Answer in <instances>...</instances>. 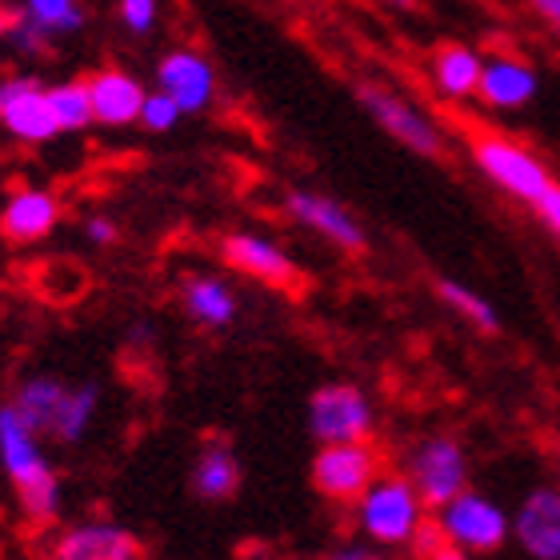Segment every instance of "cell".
I'll return each mask as SVG.
<instances>
[{
	"label": "cell",
	"instance_id": "17",
	"mask_svg": "<svg viewBox=\"0 0 560 560\" xmlns=\"http://www.w3.org/2000/svg\"><path fill=\"white\" fill-rule=\"evenodd\" d=\"M513 521L516 545L533 560H560V489L540 485L521 501Z\"/></svg>",
	"mask_w": 560,
	"mask_h": 560
},
{
	"label": "cell",
	"instance_id": "15",
	"mask_svg": "<svg viewBox=\"0 0 560 560\" xmlns=\"http://www.w3.org/2000/svg\"><path fill=\"white\" fill-rule=\"evenodd\" d=\"M480 65H485L480 48L465 45V40H444L424 60V81H429L432 96L444 105H468V101H477Z\"/></svg>",
	"mask_w": 560,
	"mask_h": 560
},
{
	"label": "cell",
	"instance_id": "33",
	"mask_svg": "<svg viewBox=\"0 0 560 560\" xmlns=\"http://www.w3.org/2000/svg\"><path fill=\"white\" fill-rule=\"evenodd\" d=\"M9 28H12V12L4 9V4H0V40L9 36Z\"/></svg>",
	"mask_w": 560,
	"mask_h": 560
},
{
	"label": "cell",
	"instance_id": "3",
	"mask_svg": "<svg viewBox=\"0 0 560 560\" xmlns=\"http://www.w3.org/2000/svg\"><path fill=\"white\" fill-rule=\"evenodd\" d=\"M465 152H468V161H472V168H477L497 192L513 197L516 205H528V209H533V205L545 197V188L557 180L540 152H533L528 144H521V140H513V137H504V132L468 129Z\"/></svg>",
	"mask_w": 560,
	"mask_h": 560
},
{
	"label": "cell",
	"instance_id": "27",
	"mask_svg": "<svg viewBox=\"0 0 560 560\" xmlns=\"http://www.w3.org/2000/svg\"><path fill=\"white\" fill-rule=\"evenodd\" d=\"M161 12H164V0H117V21L129 36L156 33Z\"/></svg>",
	"mask_w": 560,
	"mask_h": 560
},
{
	"label": "cell",
	"instance_id": "18",
	"mask_svg": "<svg viewBox=\"0 0 560 560\" xmlns=\"http://www.w3.org/2000/svg\"><path fill=\"white\" fill-rule=\"evenodd\" d=\"M57 560H144V552L129 528L89 521V525H77L60 537Z\"/></svg>",
	"mask_w": 560,
	"mask_h": 560
},
{
	"label": "cell",
	"instance_id": "12",
	"mask_svg": "<svg viewBox=\"0 0 560 560\" xmlns=\"http://www.w3.org/2000/svg\"><path fill=\"white\" fill-rule=\"evenodd\" d=\"M284 212H289L292 224L308 229L313 236L328 241L340 253H364L369 245V233L364 224L357 221V212L349 205H340L337 197L328 192H313V188H289L284 192Z\"/></svg>",
	"mask_w": 560,
	"mask_h": 560
},
{
	"label": "cell",
	"instance_id": "36",
	"mask_svg": "<svg viewBox=\"0 0 560 560\" xmlns=\"http://www.w3.org/2000/svg\"><path fill=\"white\" fill-rule=\"evenodd\" d=\"M557 448H560V444H557Z\"/></svg>",
	"mask_w": 560,
	"mask_h": 560
},
{
	"label": "cell",
	"instance_id": "22",
	"mask_svg": "<svg viewBox=\"0 0 560 560\" xmlns=\"http://www.w3.org/2000/svg\"><path fill=\"white\" fill-rule=\"evenodd\" d=\"M12 16L24 21V24H33L48 45L60 40V36H77L84 28V4L81 0H21Z\"/></svg>",
	"mask_w": 560,
	"mask_h": 560
},
{
	"label": "cell",
	"instance_id": "4",
	"mask_svg": "<svg viewBox=\"0 0 560 560\" xmlns=\"http://www.w3.org/2000/svg\"><path fill=\"white\" fill-rule=\"evenodd\" d=\"M357 509H361L364 537H373L376 545H409L424 525V504L409 477H376Z\"/></svg>",
	"mask_w": 560,
	"mask_h": 560
},
{
	"label": "cell",
	"instance_id": "24",
	"mask_svg": "<svg viewBox=\"0 0 560 560\" xmlns=\"http://www.w3.org/2000/svg\"><path fill=\"white\" fill-rule=\"evenodd\" d=\"M45 93H48V108H52V117H57L60 137H65V132L93 129V105H89V84L72 77V81L45 84Z\"/></svg>",
	"mask_w": 560,
	"mask_h": 560
},
{
	"label": "cell",
	"instance_id": "11",
	"mask_svg": "<svg viewBox=\"0 0 560 560\" xmlns=\"http://www.w3.org/2000/svg\"><path fill=\"white\" fill-rule=\"evenodd\" d=\"M540 96V69L528 57L504 48V52H485L477 84V105L504 117V113H525Z\"/></svg>",
	"mask_w": 560,
	"mask_h": 560
},
{
	"label": "cell",
	"instance_id": "13",
	"mask_svg": "<svg viewBox=\"0 0 560 560\" xmlns=\"http://www.w3.org/2000/svg\"><path fill=\"white\" fill-rule=\"evenodd\" d=\"M221 257L233 272L260 280L269 289H296L301 284V265L292 260L289 248L265 233L236 229V233H229L221 241Z\"/></svg>",
	"mask_w": 560,
	"mask_h": 560
},
{
	"label": "cell",
	"instance_id": "19",
	"mask_svg": "<svg viewBox=\"0 0 560 560\" xmlns=\"http://www.w3.org/2000/svg\"><path fill=\"white\" fill-rule=\"evenodd\" d=\"M180 304H185L188 320H197L200 328H229L241 313L233 284L212 272H197L180 284Z\"/></svg>",
	"mask_w": 560,
	"mask_h": 560
},
{
	"label": "cell",
	"instance_id": "10",
	"mask_svg": "<svg viewBox=\"0 0 560 560\" xmlns=\"http://www.w3.org/2000/svg\"><path fill=\"white\" fill-rule=\"evenodd\" d=\"M381 465L369 441H340V444H320V453L313 456V489L328 501L357 504L364 489L376 480Z\"/></svg>",
	"mask_w": 560,
	"mask_h": 560
},
{
	"label": "cell",
	"instance_id": "2",
	"mask_svg": "<svg viewBox=\"0 0 560 560\" xmlns=\"http://www.w3.org/2000/svg\"><path fill=\"white\" fill-rule=\"evenodd\" d=\"M0 465L9 472L12 489L21 497L24 513L33 521H52L60 513V480L48 465L40 436L21 420V412L9 400L0 405Z\"/></svg>",
	"mask_w": 560,
	"mask_h": 560
},
{
	"label": "cell",
	"instance_id": "5",
	"mask_svg": "<svg viewBox=\"0 0 560 560\" xmlns=\"http://www.w3.org/2000/svg\"><path fill=\"white\" fill-rule=\"evenodd\" d=\"M436 525H441L444 540L465 552H497L504 540L513 537V521L504 516V509L480 492H456L453 501L436 509Z\"/></svg>",
	"mask_w": 560,
	"mask_h": 560
},
{
	"label": "cell",
	"instance_id": "1",
	"mask_svg": "<svg viewBox=\"0 0 560 560\" xmlns=\"http://www.w3.org/2000/svg\"><path fill=\"white\" fill-rule=\"evenodd\" d=\"M352 101L361 105L364 117L373 120L388 140H397L400 149L417 152L424 161H441L444 152H448V132H444L441 120L432 117L412 93L397 89V84L364 77V81L352 84Z\"/></svg>",
	"mask_w": 560,
	"mask_h": 560
},
{
	"label": "cell",
	"instance_id": "20",
	"mask_svg": "<svg viewBox=\"0 0 560 560\" xmlns=\"http://www.w3.org/2000/svg\"><path fill=\"white\" fill-rule=\"evenodd\" d=\"M65 393H69V385H65L60 376L40 373V376H28V381H21L9 405L21 412V420L36 432V436H48V432H52V420H57L60 400H65Z\"/></svg>",
	"mask_w": 560,
	"mask_h": 560
},
{
	"label": "cell",
	"instance_id": "31",
	"mask_svg": "<svg viewBox=\"0 0 560 560\" xmlns=\"http://www.w3.org/2000/svg\"><path fill=\"white\" fill-rule=\"evenodd\" d=\"M364 4L385 9V12H417V0H364Z\"/></svg>",
	"mask_w": 560,
	"mask_h": 560
},
{
	"label": "cell",
	"instance_id": "8",
	"mask_svg": "<svg viewBox=\"0 0 560 560\" xmlns=\"http://www.w3.org/2000/svg\"><path fill=\"white\" fill-rule=\"evenodd\" d=\"M308 432L320 444H340V441H369L373 432V405L357 385L332 381L320 385L308 397Z\"/></svg>",
	"mask_w": 560,
	"mask_h": 560
},
{
	"label": "cell",
	"instance_id": "7",
	"mask_svg": "<svg viewBox=\"0 0 560 560\" xmlns=\"http://www.w3.org/2000/svg\"><path fill=\"white\" fill-rule=\"evenodd\" d=\"M152 89L168 93L180 105L185 117H197V113H209L221 96V72L200 48H168L161 60H156V72H152Z\"/></svg>",
	"mask_w": 560,
	"mask_h": 560
},
{
	"label": "cell",
	"instance_id": "30",
	"mask_svg": "<svg viewBox=\"0 0 560 560\" xmlns=\"http://www.w3.org/2000/svg\"><path fill=\"white\" fill-rule=\"evenodd\" d=\"M525 4H528V12L545 24V28L560 33V0H525Z\"/></svg>",
	"mask_w": 560,
	"mask_h": 560
},
{
	"label": "cell",
	"instance_id": "25",
	"mask_svg": "<svg viewBox=\"0 0 560 560\" xmlns=\"http://www.w3.org/2000/svg\"><path fill=\"white\" fill-rule=\"evenodd\" d=\"M436 296H441L448 308H453L456 316H465L468 325L480 328V332H497L501 328V316H497V308H492L485 296H480L477 289H468V284H460V280H436Z\"/></svg>",
	"mask_w": 560,
	"mask_h": 560
},
{
	"label": "cell",
	"instance_id": "32",
	"mask_svg": "<svg viewBox=\"0 0 560 560\" xmlns=\"http://www.w3.org/2000/svg\"><path fill=\"white\" fill-rule=\"evenodd\" d=\"M429 560H468V552H465V549H456V545H448V540H444L441 549L432 552Z\"/></svg>",
	"mask_w": 560,
	"mask_h": 560
},
{
	"label": "cell",
	"instance_id": "28",
	"mask_svg": "<svg viewBox=\"0 0 560 560\" xmlns=\"http://www.w3.org/2000/svg\"><path fill=\"white\" fill-rule=\"evenodd\" d=\"M120 236L117 221L113 217H105V212H93V217H84V241L96 248H108L113 241Z\"/></svg>",
	"mask_w": 560,
	"mask_h": 560
},
{
	"label": "cell",
	"instance_id": "35",
	"mask_svg": "<svg viewBox=\"0 0 560 560\" xmlns=\"http://www.w3.org/2000/svg\"><path fill=\"white\" fill-rule=\"evenodd\" d=\"M337 560H345V557H337Z\"/></svg>",
	"mask_w": 560,
	"mask_h": 560
},
{
	"label": "cell",
	"instance_id": "23",
	"mask_svg": "<svg viewBox=\"0 0 560 560\" xmlns=\"http://www.w3.org/2000/svg\"><path fill=\"white\" fill-rule=\"evenodd\" d=\"M96 409H101V388L93 381H84V385H69L65 400H60L57 409V420H52V441L60 444H81L84 432L93 429L96 420Z\"/></svg>",
	"mask_w": 560,
	"mask_h": 560
},
{
	"label": "cell",
	"instance_id": "34",
	"mask_svg": "<svg viewBox=\"0 0 560 560\" xmlns=\"http://www.w3.org/2000/svg\"><path fill=\"white\" fill-rule=\"evenodd\" d=\"M345 560H385V557H364V552H340Z\"/></svg>",
	"mask_w": 560,
	"mask_h": 560
},
{
	"label": "cell",
	"instance_id": "6",
	"mask_svg": "<svg viewBox=\"0 0 560 560\" xmlns=\"http://www.w3.org/2000/svg\"><path fill=\"white\" fill-rule=\"evenodd\" d=\"M409 485L417 489L424 509H441L468 489V456L453 436H429L409 456Z\"/></svg>",
	"mask_w": 560,
	"mask_h": 560
},
{
	"label": "cell",
	"instance_id": "14",
	"mask_svg": "<svg viewBox=\"0 0 560 560\" xmlns=\"http://www.w3.org/2000/svg\"><path fill=\"white\" fill-rule=\"evenodd\" d=\"M89 84V105H93V125L101 129H132L144 105V81L137 72L120 69V65H105L84 77Z\"/></svg>",
	"mask_w": 560,
	"mask_h": 560
},
{
	"label": "cell",
	"instance_id": "9",
	"mask_svg": "<svg viewBox=\"0 0 560 560\" xmlns=\"http://www.w3.org/2000/svg\"><path fill=\"white\" fill-rule=\"evenodd\" d=\"M0 132L16 144H28V149L52 144L60 137L45 84L36 77H4L0 81Z\"/></svg>",
	"mask_w": 560,
	"mask_h": 560
},
{
	"label": "cell",
	"instance_id": "29",
	"mask_svg": "<svg viewBox=\"0 0 560 560\" xmlns=\"http://www.w3.org/2000/svg\"><path fill=\"white\" fill-rule=\"evenodd\" d=\"M533 212H537L540 224H545V229H549V233L560 241V185H557V180H552V185L545 188V197H540L537 205H533Z\"/></svg>",
	"mask_w": 560,
	"mask_h": 560
},
{
	"label": "cell",
	"instance_id": "21",
	"mask_svg": "<svg viewBox=\"0 0 560 560\" xmlns=\"http://www.w3.org/2000/svg\"><path fill=\"white\" fill-rule=\"evenodd\" d=\"M192 489L205 501H229L241 489V460L224 441H209L200 448L197 465H192Z\"/></svg>",
	"mask_w": 560,
	"mask_h": 560
},
{
	"label": "cell",
	"instance_id": "16",
	"mask_svg": "<svg viewBox=\"0 0 560 560\" xmlns=\"http://www.w3.org/2000/svg\"><path fill=\"white\" fill-rule=\"evenodd\" d=\"M60 224V197L52 188L40 185H21L12 188L4 209H0V236L12 245H36L52 236Z\"/></svg>",
	"mask_w": 560,
	"mask_h": 560
},
{
	"label": "cell",
	"instance_id": "26",
	"mask_svg": "<svg viewBox=\"0 0 560 560\" xmlns=\"http://www.w3.org/2000/svg\"><path fill=\"white\" fill-rule=\"evenodd\" d=\"M180 117H185V113H180V105H176L173 96L161 93V89H149V93H144V105H140L137 125L144 132H156V137H161V132H173L176 125H180Z\"/></svg>",
	"mask_w": 560,
	"mask_h": 560
}]
</instances>
